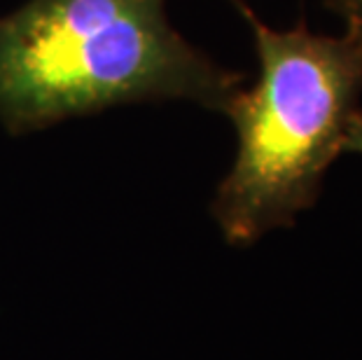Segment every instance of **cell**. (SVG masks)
Segmentation results:
<instances>
[{
	"label": "cell",
	"mask_w": 362,
	"mask_h": 360,
	"mask_svg": "<svg viewBox=\"0 0 362 360\" xmlns=\"http://www.w3.org/2000/svg\"><path fill=\"white\" fill-rule=\"evenodd\" d=\"M241 87L171 26L166 0H28L0 17V124L12 136L143 101L225 112Z\"/></svg>",
	"instance_id": "6da1fadb"
},
{
	"label": "cell",
	"mask_w": 362,
	"mask_h": 360,
	"mask_svg": "<svg viewBox=\"0 0 362 360\" xmlns=\"http://www.w3.org/2000/svg\"><path fill=\"white\" fill-rule=\"evenodd\" d=\"M234 5L252 30L259 73L225 108L236 157L211 213L232 246H250L318 199L360 112L362 45L349 33H313L306 21L272 28L241 0Z\"/></svg>",
	"instance_id": "7a4b0ae2"
},
{
	"label": "cell",
	"mask_w": 362,
	"mask_h": 360,
	"mask_svg": "<svg viewBox=\"0 0 362 360\" xmlns=\"http://www.w3.org/2000/svg\"><path fill=\"white\" fill-rule=\"evenodd\" d=\"M329 7L341 14L346 33L362 45V0H329Z\"/></svg>",
	"instance_id": "3957f363"
},
{
	"label": "cell",
	"mask_w": 362,
	"mask_h": 360,
	"mask_svg": "<svg viewBox=\"0 0 362 360\" xmlns=\"http://www.w3.org/2000/svg\"><path fill=\"white\" fill-rule=\"evenodd\" d=\"M344 152H356V155H362V112H358L351 122L349 134H346Z\"/></svg>",
	"instance_id": "277c9868"
}]
</instances>
